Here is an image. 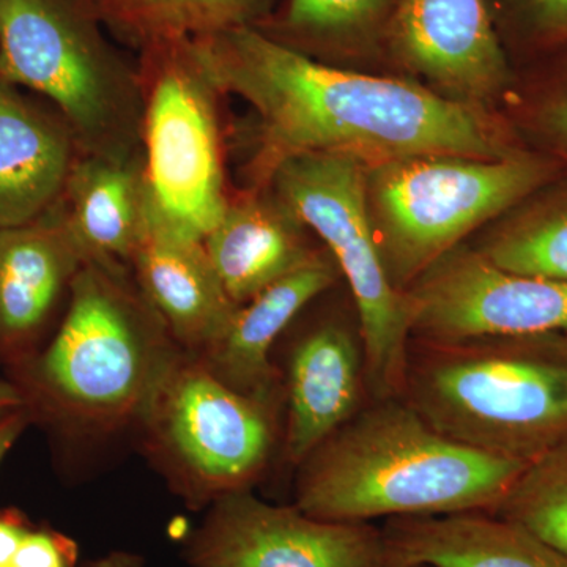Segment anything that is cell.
<instances>
[{
	"instance_id": "obj_1",
	"label": "cell",
	"mask_w": 567,
	"mask_h": 567,
	"mask_svg": "<svg viewBox=\"0 0 567 567\" xmlns=\"http://www.w3.org/2000/svg\"><path fill=\"white\" fill-rule=\"evenodd\" d=\"M189 47L216 92L240 96L256 111L257 169L265 181L282 159L303 153L374 166L421 155L499 159L522 152L476 104L416 82L324 65L256 25L189 40Z\"/></svg>"
},
{
	"instance_id": "obj_2",
	"label": "cell",
	"mask_w": 567,
	"mask_h": 567,
	"mask_svg": "<svg viewBox=\"0 0 567 567\" xmlns=\"http://www.w3.org/2000/svg\"><path fill=\"white\" fill-rule=\"evenodd\" d=\"M527 465L462 445L402 399H382L301 462L295 506L346 524L494 513Z\"/></svg>"
},
{
	"instance_id": "obj_3",
	"label": "cell",
	"mask_w": 567,
	"mask_h": 567,
	"mask_svg": "<svg viewBox=\"0 0 567 567\" xmlns=\"http://www.w3.org/2000/svg\"><path fill=\"white\" fill-rule=\"evenodd\" d=\"M65 319L40 353L11 361L31 420L71 435H107L145 416L181 353L122 267L87 260Z\"/></svg>"
},
{
	"instance_id": "obj_4",
	"label": "cell",
	"mask_w": 567,
	"mask_h": 567,
	"mask_svg": "<svg viewBox=\"0 0 567 567\" xmlns=\"http://www.w3.org/2000/svg\"><path fill=\"white\" fill-rule=\"evenodd\" d=\"M399 399L440 434L528 464L567 445V333L410 341Z\"/></svg>"
},
{
	"instance_id": "obj_5",
	"label": "cell",
	"mask_w": 567,
	"mask_h": 567,
	"mask_svg": "<svg viewBox=\"0 0 567 567\" xmlns=\"http://www.w3.org/2000/svg\"><path fill=\"white\" fill-rule=\"evenodd\" d=\"M554 156L421 155L365 167V194L391 281L404 290L462 238L554 182Z\"/></svg>"
},
{
	"instance_id": "obj_6",
	"label": "cell",
	"mask_w": 567,
	"mask_h": 567,
	"mask_svg": "<svg viewBox=\"0 0 567 567\" xmlns=\"http://www.w3.org/2000/svg\"><path fill=\"white\" fill-rule=\"evenodd\" d=\"M89 3L0 0V80L47 96L84 153L140 151L144 96Z\"/></svg>"
},
{
	"instance_id": "obj_7",
	"label": "cell",
	"mask_w": 567,
	"mask_h": 567,
	"mask_svg": "<svg viewBox=\"0 0 567 567\" xmlns=\"http://www.w3.org/2000/svg\"><path fill=\"white\" fill-rule=\"evenodd\" d=\"M365 164L334 153L282 159L268 175L276 197L315 230L357 305L365 379L377 398H399L410 344L405 295L391 281L369 213Z\"/></svg>"
},
{
	"instance_id": "obj_8",
	"label": "cell",
	"mask_w": 567,
	"mask_h": 567,
	"mask_svg": "<svg viewBox=\"0 0 567 567\" xmlns=\"http://www.w3.org/2000/svg\"><path fill=\"white\" fill-rule=\"evenodd\" d=\"M142 145L153 210L204 241L229 199L224 189L216 95L189 40L142 51Z\"/></svg>"
},
{
	"instance_id": "obj_9",
	"label": "cell",
	"mask_w": 567,
	"mask_h": 567,
	"mask_svg": "<svg viewBox=\"0 0 567 567\" xmlns=\"http://www.w3.org/2000/svg\"><path fill=\"white\" fill-rule=\"evenodd\" d=\"M148 445L189 505L246 491L270 458L274 404L181 353L144 420Z\"/></svg>"
},
{
	"instance_id": "obj_10",
	"label": "cell",
	"mask_w": 567,
	"mask_h": 567,
	"mask_svg": "<svg viewBox=\"0 0 567 567\" xmlns=\"http://www.w3.org/2000/svg\"><path fill=\"white\" fill-rule=\"evenodd\" d=\"M404 295L410 341L567 333V282L507 271L458 246Z\"/></svg>"
},
{
	"instance_id": "obj_11",
	"label": "cell",
	"mask_w": 567,
	"mask_h": 567,
	"mask_svg": "<svg viewBox=\"0 0 567 567\" xmlns=\"http://www.w3.org/2000/svg\"><path fill=\"white\" fill-rule=\"evenodd\" d=\"M185 557L193 567H380L386 550L369 522L320 520L246 488L213 503Z\"/></svg>"
},
{
	"instance_id": "obj_12",
	"label": "cell",
	"mask_w": 567,
	"mask_h": 567,
	"mask_svg": "<svg viewBox=\"0 0 567 567\" xmlns=\"http://www.w3.org/2000/svg\"><path fill=\"white\" fill-rule=\"evenodd\" d=\"M385 43L405 69L457 102H492L513 81L488 0H399Z\"/></svg>"
},
{
	"instance_id": "obj_13",
	"label": "cell",
	"mask_w": 567,
	"mask_h": 567,
	"mask_svg": "<svg viewBox=\"0 0 567 567\" xmlns=\"http://www.w3.org/2000/svg\"><path fill=\"white\" fill-rule=\"evenodd\" d=\"M132 264L142 297L175 342L203 354L218 341L238 306L224 290L203 240L174 229L151 203Z\"/></svg>"
},
{
	"instance_id": "obj_14",
	"label": "cell",
	"mask_w": 567,
	"mask_h": 567,
	"mask_svg": "<svg viewBox=\"0 0 567 567\" xmlns=\"http://www.w3.org/2000/svg\"><path fill=\"white\" fill-rule=\"evenodd\" d=\"M48 213L0 229V353L10 361L24 354L62 290L89 260L62 213Z\"/></svg>"
},
{
	"instance_id": "obj_15",
	"label": "cell",
	"mask_w": 567,
	"mask_h": 567,
	"mask_svg": "<svg viewBox=\"0 0 567 567\" xmlns=\"http://www.w3.org/2000/svg\"><path fill=\"white\" fill-rule=\"evenodd\" d=\"M338 275L333 257L317 252L238 306L218 341L199 354L200 360L238 393L275 404L271 347L309 301L333 286Z\"/></svg>"
},
{
	"instance_id": "obj_16",
	"label": "cell",
	"mask_w": 567,
	"mask_h": 567,
	"mask_svg": "<svg viewBox=\"0 0 567 567\" xmlns=\"http://www.w3.org/2000/svg\"><path fill=\"white\" fill-rule=\"evenodd\" d=\"M386 558L421 567H567V555L496 514L393 517L382 528Z\"/></svg>"
},
{
	"instance_id": "obj_17",
	"label": "cell",
	"mask_w": 567,
	"mask_h": 567,
	"mask_svg": "<svg viewBox=\"0 0 567 567\" xmlns=\"http://www.w3.org/2000/svg\"><path fill=\"white\" fill-rule=\"evenodd\" d=\"M63 218L89 260L132 262L151 212L144 158L136 152L84 153L71 169Z\"/></svg>"
},
{
	"instance_id": "obj_18",
	"label": "cell",
	"mask_w": 567,
	"mask_h": 567,
	"mask_svg": "<svg viewBox=\"0 0 567 567\" xmlns=\"http://www.w3.org/2000/svg\"><path fill=\"white\" fill-rule=\"evenodd\" d=\"M363 363V344L342 324H320L295 346L287 377L286 434L292 464L300 465L357 415Z\"/></svg>"
},
{
	"instance_id": "obj_19",
	"label": "cell",
	"mask_w": 567,
	"mask_h": 567,
	"mask_svg": "<svg viewBox=\"0 0 567 567\" xmlns=\"http://www.w3.org/2000/svg\"><path fill=\"white\" fill-rule=\"evenodd\" d=\"M74 145L66 123L0 80V229L37 221L51 210L76 162Z\"/></svg>"
},
{
	"instance_id": "obj_20",
	"label": "cell",
	"mask_w": 567,
	"mask_h": 567,
	"mask_svg": "<svg viewBox=\"0 0 567 567\" xmlns=\"http://www.w3.org/2000/svg\"><path fill=\"white\" fill-rule=\"evenodd\" d=\"M204 246L235 306L248 303L317 254L306 241L305 224L278 197L229 200Z\"/></svg>"
},
{
	"instance_id": "obj_21",
	"label": "cell",
	"mask_w": 567,
	"mask_h": 567,
	"mask_svg": "<svg viewBox=\"0 0 567 567\" xmlns=\"http://www.w3.org/2000/svg\"><path fill=\"white\" fill-rule=\"evenodd\" d=\"M270 0H89L96 20L142 51L264 20Z\"/></svg>"
},
{
	"instance_id": "obj_22",
	"label": "cell",
	"mask_w": 567,
	"mask_h": 567,
	"mask_svg": "<svg viewBox=\"0 0 567 567\" xmlns=\"http://www.w3.org/2000/svg\"><path fill=\"white\" fill-rule=\"evenodd\" d=\"M520 205L477 251L507 271L567 282V183Z\"/></svg>"
},
{
	"instance_id": "obj_23",
	"label": "cell",
	"mask_w": 567,
	"mask_h": 567,
	"mask_svg": "<svg viewBox=\"0 0 567 567\" xmlns=\"http://www.w3.org/2000/svg\"><path fill=\"white\" fill-rule=\"evenodd\" d=\"M399 0H286L260 31L295 50L357 51L385 40Z\"/></svg>"
},
{
	"instance_id": "obj_24",
	"label": "cell",
	"mask_w": 567,
	"mask_h": 567,
	"mask_svg": "<svg viewBox=\"0 0 567 567\" xmlns=\"http://www.w3.org/2000/svg\"><path fill=\"white\" fill-rule=\"evenodd\" d=\"M567 555V445L528 462L494 513Z\"/></svg>"
},
{
	"instance_id": "obj_25",
	"label": "cell",
	"mask_w": 567,
	"mask_h": 567,
	"mask_svg": "<svg viewBox=\"0 0 567 567\" xmlns=\"http://www.w3.org/2000/svg\"><path fill=\"white\" fill-rule=\"evenodd\" d=\"M507 35L524 51H567V0H498Z\"/></svg>"
},
{
	"instance_id": "obj_26",
	"label": "cell",
	"mask_w": 567,
	"mask_h": 567,
	"mask_svg": "<svg viewBox=\"0 0 567 567\" xmlns=\"http://www.w3.org/2000/svg\"><path fill=\"white\" fill-rule=\"evenodd\" d=\"M561 66L533 102L529 126L554 158L567 159V51L559 52Z\"/></svg>"
},
{
	"instance_id": "obj_27",
	"label": "cell",
	"mask_w": 567,
	"mask_h": 567,
	"mask_svg": "<svg viewBox=\"0 0 567 567\" xmlns=\"http://www.w3.org/2000/svg\"><path fill=\"white\" fill-rule=\"evenodd\" d=\"M10 567H78V546L58 529L32 527Z\"/></svg>"
},
{
	"instance_id": "obj_28",
	"label": "cell",
	"mask_w": 567,
	"mask_h": 567,
	"mask_svg": "<svg viewBox=\"0 0 567 567\" xmlns=\"http://www.w3.org/2000/svg\"><path fill=\"white\" fill-rule=\"evenodd\" d=\"M32 528L31 522L14 507L0 509V567H10L22 539Z\"/></svg>"
},
{
	"instance_id": "obj_29",
	"label": "cell",
	"mask_w": 567,
	"mask_h": 567,
	"mask_svg": "<svg viewBox=\"0 0 567 567\" xmlns=\"http://www.w3.org/2000/svg\"><path fill=\"white\" fill-rule=\"evenodd\" d=\"M31 423V415L24 406L0 420V466Z\"/></svg>"
},
{
	"instance_id": "obj_30",
	"label": "cell",
	"mask_w": 567,
	"mask_h": 567,
	"mask_svg": "<svg viewBox=\"0 0 567 567\" xmlns=\"http://www.w3.org/2000/svg\"><path fill=\"white\" fill-rule=\"evenodd\" d=\"M78 567H144V559L132 551H111Z\"/></svg>"
},
{
	"instance_id": "obj_31",
	"label": "cell",
	"mask_w": 567,
	"mask_h": 567,
	"mask_svg": "<svg viewBox=\"0 0 567 567\" xmlns=\"http://www.w3.org/2000/svg\"><path fill=\"white\" fill-rule=\"evenodd\" d=\"M22 406H24V398L17 383L13 380H0V420Z\"/></svg>"
},
{
	"instance_id": "obj_32",
	"label": "cell",
	"mask_w": 567,
	"mask_h": 567,
	"mask_svg": "<svg viewBox=\"0 0 567 567\" xmlns=\"http://www.w3.org/2000/svg\"><path fill=\"white\" fill-rule=\"evenodd\" d=\"M380 567H421V566H405V565H401V563L393 561V559L386 558L385 561H383V565Z\"/></svg>"
}]
</instances>
